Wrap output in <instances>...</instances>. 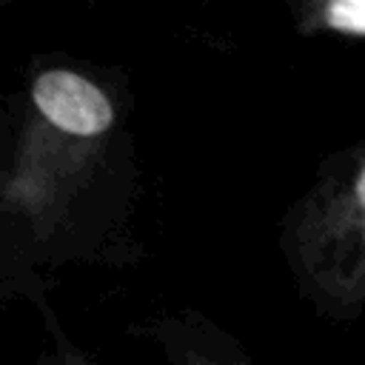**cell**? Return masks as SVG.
<instances>
[{"mask_svg":"<svg viewBox=\"0 0 365 365\" xmlns=\"http://www.w3.org/2000/svg\"><path fill=\"white\" fill-rule=\"evenodd\" d=\"M328 23L339 31H351V34H362V23H365V9L359 0H339L334 6H328Z\"/></svg>","mask_w":365,"mask_h":365,"instance_id":"7a4b0ae2","label":"cell"},{"mask_svg":"<svg viewBox=\"0 0 365 365\" xmlns=\"http://www.w3.org/2000/svg\"><path fill=\"white\" fill-rule=\"evenodd\" d=\"M31 97L51 125L77 137L103 134L114 120L108 97L91 80L68 68H51L40 74L31 88Z\"/></svg>","mask_w":365,"mask_h":365,"instance_id":"6da1fadb","label":"cell"}]
</instances>
